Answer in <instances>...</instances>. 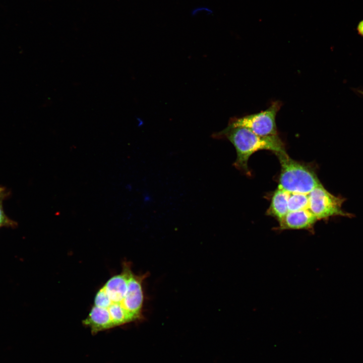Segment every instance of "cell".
Here are the masks:
<instances>
[{
	"instance_id": "cell-1",
	"label": "cell",
	"mask_w": 363,
	"mask_h": 363,
	"mask_svg": "<svg viewBox=\"0 0 363 363\" xmlns=\"http://www.w3.org/2000/svg\"><path fill=\"white\" fill-rule=\"evenodd\" d=\"M143 280L125 262L120 273L109 278L97 292L83 323L95 334L140 319L144 301Z\"/></svg>"
},
{
	"instance_id": "cell-2",
	"label": "cell",
	"mask_w": 363,
	"mask_h": 363,
	"mask_svg": "<svg viewBox=\"0 0 363 363\" xmlns=\"http://www.w3.org/2000/svg\"><path fill=\"white\" fill-rule=\"evenodd\" d=\"M212 137L217 139H227L234 146L236 159L234 166L246 173H250L248 162L249 158L257 151L269 150L276 155L286 152L283 142L277 135L261 136L250 130L241 127H227Z\"/></svg>"
},
{
	"instance_id": "cell-3",
	"label": "cell",
	"mask_w": 363,
	"mask_h": 363,
	"mask_svg": "<svg viewBox=\"0 0 363 363\" xmlns=\"http://www.w3.org/2000/svg\"><path fill=\"white\" fill-rule=\"evenodd\" d=\"M276 156L281 165L278 188L289 193L308 195L321 184L315 170L310 166L292 159L286 152Z\"/></svg>"
},
{
	"instance_id": "cell-4",
	"label": "cell",
	"mask_w": 363,
	"mask_h": 363,
	"mask_svg": "<svg viewBox=\"0 0 363 363\" xmlns=\"http://www.w3.org/2000/svg\"><path fill=\"white\" fill-rule=\"evenodd\" d=\"M308 210L317 220L327 219L335 216L351 218L353 214L344 211L342 206L346 200L335 196L322 185L316 187L309 194Z\"/></svg>"
},
{
	"instance_id": "cell-5",
	"label": "cell",
	"mask_w": 363,
	"mask_h": 363,
	"mask_svg": "<svg viewBox=\"0 0 363 363\" xmlns=\"http://www.w3.org/2000/svg\"><path fill=\"white\" fill-rule=\"evenodd\" d=\"M281 105L280 101H273L265 110L240 117L231 118L228 125L246 128L261 136L277 135L276 116Z\"/></svg>"
},
{
	"instance_id": "cell-6",
	"label": "cell",
	"mask_w": 363,
	"mask_h": 363,
	"mask_svg": "<svg viewBox=\"0 0 363 363\" xmlns=\"http://www.w3.org/2000/svg\"><path fill=\"white\" fill-rule=\"evenodd\" d=\"M308 209L288 211L279 221L281 229H306L312 227L317 221Z\"/></svg>"
},
{
	"instance_id": "cell-7",
	"label": "cell",
	"mask_w": 363,
	"mask_h": 363,
	"mask_svg": "<svg viewBox=\"0 0 363 363\" xmlns=\"http://www.w3.org/2000/svg\"><path fill=\"white\" fill-rule=\"evenodd\" d=\"M289 196V193L277 188L271 198L267 214L277 219L278 221L281 219L288 212Z\"/></svg>"
},
{
	"instance_id": "cell-8",
	"label": "cell",
	"mask_w": 363,
	"mask_h": 363,
	"mask_svg": "<svg viewBox=\"0 0 363 363\" xmlns=\"http://www.w3.org/2000/svg\"><path fill=\"white\" fill-rule=\"evenodd\" d=\"M308 195L299 193H289L288 200V211L308 209Z\"/></svg>"
},
{
	"instance_id": "cell-9",
	"label": "cell",
	"mask_w": 363,
	"mask_h": 363,
	"mask_svg": "<svg viewBox=\"0 0 363 363\" xmlns=\"http://www.w3.org/2000/svg\"><path fill=\"white\" fill-rule=\"evenodd\" d=\"M9 193L3 187L0 189V228L2 227H16L17 223L10 219L5 213L3 206V201L8 197Z\"/></svg>"
},
{
	"instance_id": "cell-10",
	"label": "cell",
	"mask_w": 363,
	"mask_h": 363,
	"mask_svg": "<svg viewBox=\"0 0 363 363\" xmlns=\"http://www.w3.org/2000/svg\"><path fill=\"white\" fill-rule=\"evenodd\" d=\"M356 30L358 34L361 37H363V20L358 24Z\"/></svg>"
},
{
	"instance_id": "cell-11",
	"label": "cell",
	"mask_w": 363,
	"mask_h": 363,
	"mask_svg": "<svg viewBox=\"0 0 363 363\" xmlns=\"http://www.w3.org/2000/svg\"><path fill=\"white\" fill-rule=\"evenodd\" d=\"M355 91L356 92L359 93L360 94H361L363 95V91L359 89H355Z\"/></svg>"
},
{
	"instance_id": "cell-12",
	"label": "cell",
	"mask_w": 363,
	"mask_h": 363,
	"mask_svg": "<svg viewBox=\"0 0 363 363\" xmlns=\"http://www.w3.org/2000/svg\"><path fill=\"white\" fill-rule=\"evenodd\" d=\"M1 186H0V189H1Z\"/></svg>"
}]
</instances>
